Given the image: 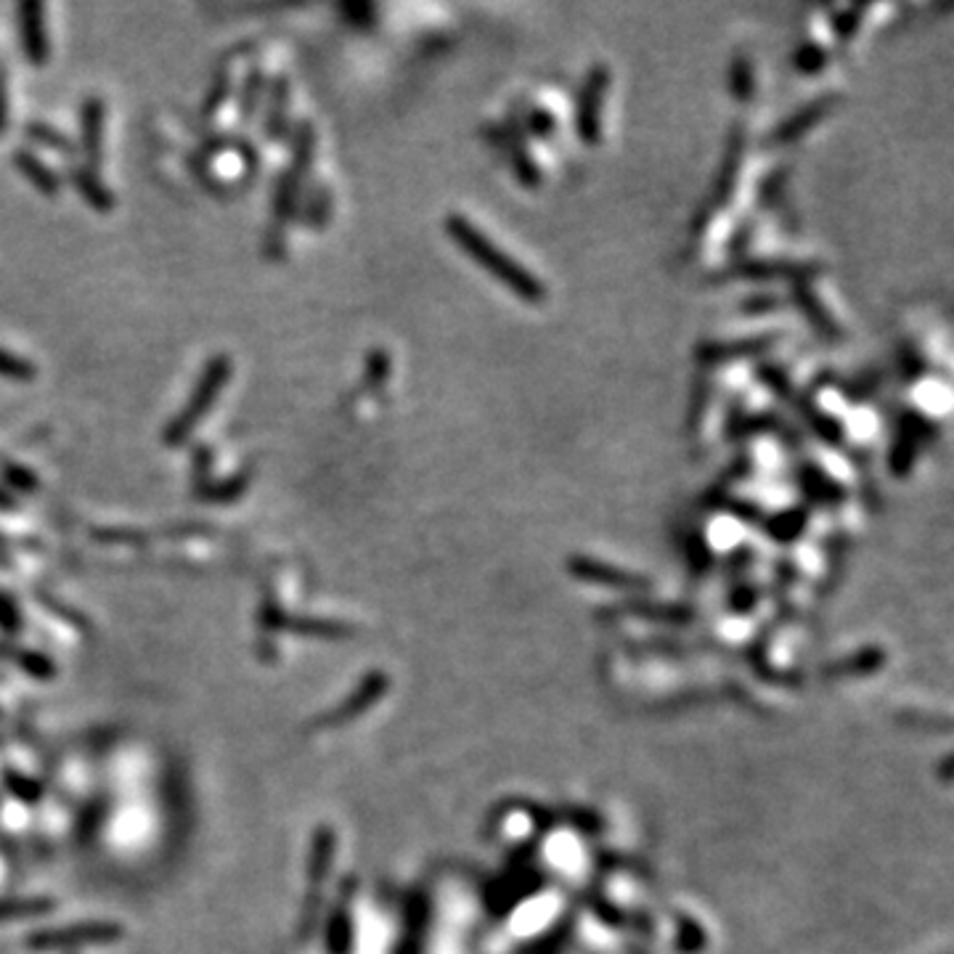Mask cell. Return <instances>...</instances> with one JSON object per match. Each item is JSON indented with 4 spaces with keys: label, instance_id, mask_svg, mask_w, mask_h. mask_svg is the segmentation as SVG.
<instances>
[{
    "label": "cell",
    "instance_id": "obj_25",
    "mask_svg": "<svg viewBox=\"0 0 954 954\" xmlns=\"http://www.w3.org/2000/svg\"><path fill=\"white\" fill-rule=\"evenodd\" d=\"M5 477H9V480L14 482L16 488H24V491H35V486H37L35 475H30L27 469H22V467H5Z\"/></svg>",
    "mask_w": 954,
    "mask_h": 954
},
{
    "label": "cell",
    "instance_id": "obj_1",
    "mask_svg": "<svg viewBox=\"0 0 954 954\" xmlns=\"http://www.w3.org/2000/svg\"><path fill=\"white\" fill-rule=\"evenodd\" d=\"M443 229L451 242H454L469 260H475L482 271L491 274L496 281H501V284L517 294L520 300H525V303H533V305L544 303L546 290L542 281H538L528 268L520 266L517 260H512L504 249L496 247L491 238L482 234L473 221H467L464 216H449L443 221Z\"/></svg>",
    "mask_w": 954,
    "mask_h": 954
},
{
    "label": "cell",
    "instance_id": "obj_11",
    "mask_svg": "<svg viewBox=\"0 0 954 954\" xmlns=\"http://www.w3.org/2000/svg\"><path fill=\"white\" fill-rule=\"evenodd\" d=\"M570 570H573L579 579L615 583V586H633V583H639V579H633V575L626 573V570H618V568H613V565H605V562L586 560V557H575V560L570 562Z\"/></svg>",
    "mask_w": 954,
    "mask_h": 954
},
{
    "label": "cell",
    "instance_id": "obj_27",
    "mask_svg": "<svg viewBox=\"0 0 954 954\" xmlns=\"http://www.w3.org/2000/svg\"><path fill=\"white\" fill-rule=\"evenodd\" d=\"M528 125H531L533 133H538V136H549L551 130H555V119H551L549 115H544V112H531Z\"/></svg>",
    "mask_w": 954,
    "mask_h": 954
},
{
    "label": "cell",
    "instance_id": "obj_7",
    "mask_svg": "<svg viewBox=\"0 0 954 954\" xmlns=\"http://www.w3.org/2000/svg\"><path fill=\"white\" fill-rule=\"evenodd\" d=\"M838 104V96H822L817 102L806 104L803 109L795 112V115H790L780 128L775 130V141H795V138H801L803 133H808V130L814 128V125L819 123V119H825L833 112V106Z\"/></svg>",
    "mask_w": 954,
    "mask_h": 954
},
{
    "label": "cell",
    "instance_id": "obj_21",
    "mask_svg": "<svg viewBox=\"0 0 954 954\" xmlns=\"http://www.w3.org/2000/svg\"><path fill=\"white\" fill-rule=\"evenodd\" d=\"M387 372H391V358H387L385 350H376V353H372V358H369L367 380L372 382L374 387H380V385H385Z\"/></svg>",
    "mask_w": 954,
    "mask_h": 954
},
{
    "label": "cell",
    "instance_id": "obj_2",
    "mask_svg": "<svg viewBox=\"0 0 954 954\" xmlns=\"http://www.w3.org/2000/svg\"><path fill=\"white\" fill-rule=\"evenodd\" d=\"M229 374H231V361L225 356L212 358V361L207 363L202 380H199L197 391H194L191 400H188V406H186L184 411L178 414V417L173 419V424L167 427V432H165V441L167 443L178 445V443L186 441L188 432H191L194 427H197L199 419H202L205 414L210 411V406L216 404V398H218V395H221L223 385H225V382H229Z\"/></svg>",
    "mask_w": 954,
    "mask_h": 954
},
{
    "label": "cell",
    "instance_id": "obj_23",
    "mask_svg": "<svg viewBox=\"0 0 954 954\" xmlns=\"http://www.w3.org/2000/svg\"><path fill=\"white\" fill-rule=\"evenodd\" d=\"M30 136H33V138H37V141H46V143H51V147L56 149V152H72V149H69V141H67V138L56 136V133H54V130L43 128V125H30Z\"/></svg>",
    "mask_w": 954,
    "mask_h": 954
},
{
    "label": "cell",
    "instance_id": "obj_20",
    "mask_svg": "<svg viewBox=\"0 0 954 954\" xmlns=\"http://www.w3.org/2000/svg\"><path fill=\"white\" fill-rule=\"evenodd\" d=\"M795 65H799L801 72L814 74L827 65V54L819 46H814V43H806V46H801L799 56H795Z\"/></svg>",
    "mask_w": 954,
    "mask_h": 954
},
{
    "label": "cell",
    "instance_id": "obj_9",
    "mask_svg": "<svg viewBox=\"0 0 954 954\" xmlns=\"http://www.w3.org/2000/svg\"><path fill=\"white\" fill-rule=\"evenodd\" d=\"M793 298H795V303H799L801 311L806 313V318L812 322L814 329L822 331V335H827V337H838V324L833 322L830 311H827V307L819 303V298L814 294L812 287L795 284Z\"/></svg>",
    "mask_w": 954,
    "mask_h": 954
},
{
    "label": "cell",
    "instance_id": "obj_3",
    "mask_svg": "<svg viewBox=\"0 0 954 954\" xmlns=\"http://www.w3.org/2000/svg\"><path fill=\"white\" fill-rule=\"evenodd\" d=\"M607 85H610V72L605 65H596L589 69L586 80H583L579 112H575V130L583 143H600L602 138V106H605Z\"/></svg>",
    "mask_w": 954,
    "mask_h": 954
},
{
    "label": "cell",
    "instance_id": "obj_6",
    "mask_svg": "<svg viewBox=\"0 0 954 954\" xmlns=\"http://www.w3.org/2000/svg\"><path fill=\"white\" fill-rule=\"evenodd\" d=\"M743 160H745V130H740V125H737L732 138H730V147H726L724 162H721L719 178H716V186H713V205L716 207L730 202L734 186H737L740 171H743Z\"/></svg>",
    "mask_w": 954,
    "mask_h": 954
},
{
    "label": "cell",
    "instance_id": "obj_17",
    "mask_svg": "<svg viewBox=\"0 0 954 954\" xmlns=\"http://www.w3.org/2000/svg\"><path fill=\"white\" fill-rule=\"evenodd\" d=\"M74 184H78L80 191H83V197H85L88 202H91L93 207H96V210H109V207H112V194H109V188H104L102 184H98V181L93 178L91 173L78 171V173H74Z\"/></svg>",
    "mask_w": 954,
    "mask_h": 954
},
{
    "label": "cell",
    "instance_id": "obj_28",
    "mask_svg": "<svg viewBox=\"0 0 954 954\" xmlns=\"http://www.w3.org/2000/svg\"><path fill=\"white\" fill-rule=\"evenodd\" d=\"M922 369H926V363H922V358L918 353L904 356V372H907V376H918Z\"/></svg>",
    "mask_w": 954,
    "mask_h": 954
},
{
    "label": "cell",
    "instance_id": "obj_19",
    "mask_svg": "<svg viewBox=\"0 0 954 954\" xmlns=\"http://www.w3.org/2000/svg\"><path fill=\"white\" fill-rule=\"evenodd\" d=\"M284 96H287V83L284 78H281L279 83H276L274 109H271V117H268V136L284 133Z\"/></svg>",
    "mask_w": 954,
    "mask_h": 954
},
{
    "label": "cell",
    "instance_id": "obj_5",
    "mask_svg": "<svg viewBox=\"0 0 954 954\" xmlns=\"http://www.w3.org/2000/svg\"><path fill=\"white\" fill-rule=\"evenodd\" d=\"M780 335H756V337H737V340L724 342H702L698 348V358L702 363H719V361H737V358L758 356L769 350Z\"/></svg>",
    "mask_w": 954,
    "mask_h": 954
},
{
    "label": "cell",
    "instance_id": "obj_18",
    "mask_svg": "<svg viewBox=\"0 0 954 954\" xmlns=\"http://www.w3.org/2000/svg\"><path fill=\"white\" fill-rule=\"evenodd\" d=\"M0 374L11 376V380H33L37 369L27 361V358L9 353V350H0Z\"/></svg>",
    "mask_w": 954,
    "mask_h": 954
},
{
    "label": "cell",
    "instance_id": "obj_12",
    "mask_svg": "<svg viewBox=\"0 0 954 954\" xmlns=\"http://www.w3.org/2000/svg\"><path fill=\"white\" fill-rule=\"evenodd\" d=\"M102 125H104V104L98 102V98H91L83 109L85 152L91 156V165H96L98 154H102Z\"/></svg>",
    "mask_w": 954,
    "mask_h": 954
},
{
    "label": "cell",
    "instance_id": "obj_15",
    "mask_svg": "<svg viewBox=\"0 0 954 954\" xmlns=\"http://www.w3.org/2000/svg\"><path fill=\"white\" fill-rule=\"evenodd\" d=\"M753 91H756V78H753V65L748 56H737L732 65V93L737 102H751Z\"/></svg>",
    "mask_w": 954,
    "mask_h": 954
},
{
    "label": "cell",
    "instance_id": "obj_22",
    "mask_svg": "<svg viewBox=\"0 0 954 954\" xmlns=\"http://www.w3.org/2000/svg\"><path fill=\"white\" fill-rule=\"evenodd\" d=\"M864 14V5H851L849 11H844V14L838 16V22H835V33L840 37H849L857 33L859 27V16Z\"/></svg>",
    "mask_w": 954,
    "mask_h": 954
},
{
    "label": "cell",
    "instance_id": "obj_13",
    "mask_svg": "<svg viewBox=\"0 0 954 954\" xmlns=\"http://www.w3.org/2000/svg\"><path fill=\"white\" fill-rule=\"evenodd\" d=\"M918 445H920L918 438H915L912 432H909L907 427L901 424L899 435H896V441H894V445H891V454H888V469H891V473H894L896 477L907 475L909 469H912L915 454H918Z\"/></svg>",
    "mask_w": 954,
    "mask_h": 954
},
{
    "label": "cell",
    "instance_id": "obj_14",
    "mask_svg": "<svg viewBox=\"0 0 954 954\" xmlns=\"http://www.w3.org/2000/svg\"><path fill=\"white\" fill-rule=\"evenodd\" d=\"M14 162L19 167H22V173L27 175L30 181H33V184L40 188L43 194H48V197H54L56 191H59V181H56V175L48 171L46 165H43L40 160H37L35 154H30V152H19L16 156H14Z\"/></svg>",
    "mask_w": 954,
    "mask_h": 954
},
{
    "label": "cell",
    "instance_id": "obj_8",
    "mask_svg": "<svg viewBox=\"0 0 954 954\" xmlns=\"http://www.w3.org/2000/svg\"><path fill=\"white\" fill-rule=\"evenodd\" d=\"M19 16H22L24 51H27L33 65L43 67L48 59V35H46V22H43V9L37 3H24L22 9H19Z\"/></svg>",
    "mask_w": 954,
    "mask_h": 954
},
{
    "label": "cell",
    "instance_id": "obj_26",
    "mask_svg": "<svg viewBox=\"0 0 954 954\" xmlns=\"http://www.w3.org/2000/svg\"><path fill=\"white\" fill-rule=\"evenodd\" d=\"M803 520H806V514H803V512H784L782 517H780V523H777V528H780V531H775V533L780 538H790V536H793V533H790V528H801Z\"/></svg>",
    "mask_w": 954,
    "mask_h": 954
},
{
    "label": "cell",
    "instance_id": "obj_24",
    "mask_svg": "<svg viewBox=\"0 0 954 954\" xmlns=\"http://www.w3.org/2000/svg\"><path fill=\"white\" fill-rule=\"evenodd\" d=\"M758 376H761L764 382H767V385L771 387V391L775 393H780V395H784L788 393V376H784L780 369H775V367H764L761 372H758Z\"/></svg>",
    "mask_w": 954,
    "mask_h": 954
},
{
    "label": "cell",
    "instance_id": "obj_10",
    "mask_svg": "<svg viewBox=\"0 0 954 954\" xmlns=\"http://www.w3.org/2000/svg\"><path fill=\"white\" fill-rule=\"evenodd\" d=\"M799 482H801L803 493H808L812 499H817V501L835 504V501L844 499V488H840L830 475L822 473L819 467H814V464H806V467L799 469Z\"/></svg>",
    "mask_w": 954,
    "mask_h": 954
},
{
    "label": "cell",
    "instance_id": "obj_4",
    "mask_svg": "<svg viewBox=\"0 0 954 954\" xmlns=\"http://www.w3.org/2000/svg\"><path fill=\"white\" fill-rule=\"evenodd\" d=\"M817 266H808V263L799 260H745L740 266H734L726 271V279H756V281H771V279H808Z\"/></svg>",
    "mask_w": 954,
    "mask_h": 954
},
{
    "label": "cell",
    "instance_id": "obj_16",
    "mask_svg": "<svg viewBox=\"0 0 954 954\" xmlns=\"http://www.w3.org/2000/svg\"><path fill=\"white\" fill-rule=\"evenodd\" d=\"M803 414H806L808 427H812V430L817 432L822 441L830 443V445H838L840 441H844V430H840L838 419H833L830 414H825V411H819V409H806Z\"/></svg>",
    "mask_w": 954,
    "mask_h": 954
},
{
    "label": "cell",
    "instance_id": "obj_29",
    "mask_svg": "<svg viewBox=\"0 0 954 954\" xmlns=\"http://www.w3.org/2000/svg\"><path fill=\"white\" fill-rule=\"evenodd\" d=\"M5 128V85H3V72H0V133Z\"/></svg>",
    "mask_w": 954,
    "mask_h": 954
}]
</instances>
